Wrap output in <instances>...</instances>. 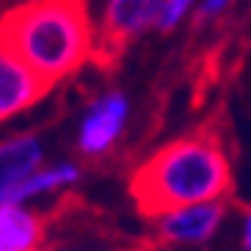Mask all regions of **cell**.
<instances>
[{"label":"cell","instance_id":"cell-1","mask_svg":"<svg viewBox=\"0 0 251 251\" xmlns=\"http://www.w3.org/2000/svg\"><path fill=\"white\" fill-rule=\"evenodd\" d=\"M0 47L47 86L94 55L89 0H28L0 20Z\"/></svg>","mask_w":251,"mask_h":251},{"label":"cell","instance_id":"cell-2","mask_svg":"<svg viewBox=\"0 0 251 251\" xmlns=\"http://www.w3.org/2000/svg\"><path fill=\"white\" fill-rule=\"evenodd\" d=\"M133 196L147 215H160L185 204L221 201L232 188V169L221 141L196 133L157 149L133 174Z\"/></svg>","mask_w":251,"mask_h":251},{"label":"cell","instance_id":"cell-3","mask_svg":"<svg viewBox=\"0 0 251 251\" xmlns=\"http://www.w3.org/2000/svg\"><path fill=\"white\" fill-rule=\"evenodd\" d=\"M130 116V102L122 91H105L89 105L77 127V149L86 157H102L116 144Z\"/></svg>","mask_w":251,"mask_h":251},{"label":"cell","instance_id":"cell-4","mask_svg":"<svg viewBox=\"0 0 251 251\" xmlns=\"http://www.w3.org/2000/svg\"><path fill=\"white\" fill-rule=\"evenodd\" d=\"M224 199L221 201H201V204H185L177 210L155 215L157 235L166 243H204L218 232L224 221Z\"/></svg>","mask_w":251,"mask_h":251},{"label":"cell","instance_id":"cell-5","mask_svg":"<svg viewBox=\"0 0 251 251\" xmlns=\"http://www.w3.org/2000/svg\"><path fill=\"white\" fill-rule=\"evenodd\" d=\"M47 89L50 86L42 77H36L23 61L0 47V125L36 105Z\"/></svg>","mask_w":251,"mask_h":251},{"label":"cell","instance_id":"cell-6","mask_svg":"<svg viewBox=\"0 0 251 251\" xmlns=\"http://www.w3.org/2000/svg\"><path fill=\"white\" fill-rule=\"evenodd\" d=\"M163 0H108L105 6V45L111 50L125 47L144 28L155 25Z\"/></svg>","mask_w":251,"mask_h":251},{"label":"cell","instance_id":"cell-7","mask_svg":"<svg viewBox=\"0 0 251 251\" xmlns=\"http://www.w3.org/2000/svg\"><path fill=\"white\" fill-rule=\"evenodd\" d=\"M42 163H45V147L39 135L23 133L0 141V207L6 204L8 193Z\"/></svg>","mask_w":251,"mask_h":251},{"label":"cell","instance_id":"cell-8","mask_svg":"<svg viewBox=\"0 0 251 251\" xmlns=\"http://www.w3.org/2000/svg\"><path fill=\"white\" fill-rule=\"evenodd\" d=\"M45 237V218L28 207H0V251H39Z\"/></svg>","mask_w":251,"mask_h":251},{"label":"cell","instance_id":"cell-9","mask_svg":"<svg viewBox=\"0 0 251 251\" xmlns=\"http://www.w3.org/2000/svg\"><path fill=\"white\" fill-rule=\"evenodd\" d=\"M77 179H80V169H77L75 163L39 166L36 171H30L28 177L8 193L6 204L25 207V201L36 199V196H45V193H52V191H61V188H69V185H75Z\"/></svg>","mask_w":251,"mask_h":251},{"label":"cell","instance_id":"cell-10","mask_svg":"<svg viewBox=\"0 0 251 251\" xmlns=\"http://www.w3.org/2000/svg\"><path fill=\"white\" fill-rule=\"evenodd\" d=\"M191 3L193 0H163L160 3V14L155 20V28L160 30H171L182 23V17L191 11Z\"/></svg>","mask_w":251,"mask_h":251},{"label":"cell","instance_id":"cell-11","mask_svg":"<svg viewBox=\"0 0 251 251\" xmlns=\"http://www.w3.org/2000/svg\"><path fill=\"white\" fill-rule=\"evenodd\" d=\"M229 3H232V0H204V3L199 6V20H204V23L207 20H215L218 14L226 11Z\"/></svg>","mask_w":251,"mask_h":251},{"label":"cell","instance_id":"cell-12","mask_svg":"<svg viewBox=\"0 0 251 251\" xmlns=\"http://www.w3.org/2000/svg\"><path fill=\"white\" fill-rule=\"evenodd\" d=\"M243 249L246 251L251 249V221H249V218L243 221Z\"/></svg>","mask_w":251,"mask_h":251}]
</instances>
